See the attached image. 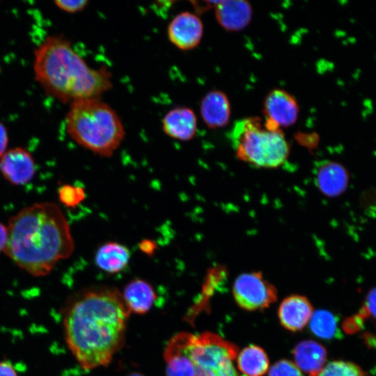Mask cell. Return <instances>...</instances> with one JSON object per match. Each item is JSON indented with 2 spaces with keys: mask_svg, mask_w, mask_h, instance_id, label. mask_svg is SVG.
<instances>
[{
  "mask_svg": "<svg viewBox=\"0 0 376 376\" xmlns=\"http://www.w3.org/2000/svg\"><path fill=\"white\" fill-rule=\"evenodd\" d=\"M128 376H143V375H142L141 374H139V373H132V374H131V375H130Z\"/></svg>",
  "mask_w": 376,
  "mask_h": 376,
  "instance_id": "32",
  "label": "cell"
},
{
  "mask_svg": "<svg viewBox=\"0 0 376 376\" xmlns=\"http://www.w3.org/2000/svg\"><path fill=\"white\" fill-rule=\"evenodd\" d=\"M186 351L197 376H240L234 365L237 347L217 334L187 333Z\"/></svg>",
  "mask_w": 376,
  "mask_h": 376,
  "instance_id": "6",
  "label": "cell"
},
{
  "mask_svg": "<svg viewBox=\"0 0 376 376\" xmlns=\"http://www.w3.org/2000/svg\"><path fill=\"white\" fill-rule=\"evenodd\" d=\"M0 376H17V373L11 363L7 361H1Z\"/></svg>",
  "mask_w": 376,
  "mask_h": 376,
  "instance_id": "28",
  "label": "cell"
},
{
  "mask_svg": "<svg viewBox=\"0 0 376 376\" xmlns=\"http://www.w3.org/2000/svg\"><path fill=\"white\" fill-rule=\"evenodd\" d=\"M33 70L46 94L63 104L100 98L113 86L107 67H90L61 34L47 36L34 49Z\"/></svg>",
  "mask_w": 376,
  "mask_h": 376,
  "instance_id": "3",
  "label": "cell"
},
{
  "mask_svg": "<svg viewBox=\"0 0 376 376\" xmlns=\"http://www.w3.org/2000/svg\"><path fill=\"white\" fill-rule=\"evenodd\" d=\"M8 132L6 125L0 120V157L8 150Z\"/></svg>",
  "mask_w": 376,
  "mask_h": 376,
  "instance_id": "27",
  "label": "cell"
},
{
  "mask_svg": "<svg viewBox=\"0 0 376 376\" xmlns=\"http://www.w3.org/2000/svg\"><path fill=\"white\" fill-rule=\"evenodd\" d=\"M295 365L299 370L308 373L320 370L327 360V351L320 343L313 340H304L295 347L293 351Z\"/></svg>",
  "mask_w": 376,
  "mask_h": 376,
  "instance_id": "19",
  "label": "cell"
},
{
  "mask_svg": "<svg viewBox=\"0 0 376 376\" xmlns=\"http://www.w3.org/2000/svg\"><path fill=\"white\" fill-rule=\"evenodd\" d=\"M5 254L19 268L40 277L75 250L70 225L60 207L52 202L36 203L10 217Z\"/></svg>",
  "mask_w": 376,
  "mask_h": 376,
  "instance_id": "2",
  "label": "cell"
},
{
  "mask_svg": "<svg viewBox=\"0 0 376 376\" xmlns=\"http://www.w3.org/2000/svg\"><path fill=\"white\" fill-rule=\"evenodd\" d=\"M309 322L311 331L321 338L331 339L336 334V319L329 311L319 310L313 313Z\"/></svg>",
  "mask_w": 376,
  "mask_h": 376,
  "instance_id": "21",
  "label": "cell"
},
{
  "mask_svg": "<svg viewBox=\"0 0 376 376\" xmlns=\"http://www.w3.org/2000/svg\"><path fill=\"white\" fill-rule=\"evenodd\" d=\"M309 376H367V374L354 363L333 361L325 364L318 372Z\"/></svg>",
  "mask_w": 376,
  "mask_h": 376,
  "instance_id": "22",
  "label": "cell"
},
{
  "mask_svg": "<svg viewBox=\"0 0 376 376\" xmlns=\"http://www.w3.org/2000/svg\"><path fill=\"white\" fill-rule=\"evenodd\" d=\"M233 296L237 304L247 311L261 310L276 300V290L261 273L240 274L235 281Z\"/></svg>",
  "mask_w": 376,
  "mask_h": 376,
  "instance_id": "7",
  "label": "cell"
},
{
  "mask_svg": "<svg viewBox=\"0 0 376 376\" xmlns=\"http://www.w3.org/2000/svg\"><path fill=\"white\" fill-rule=\"evenodd\" d=\"M187 337V333H180L169 342L164 354L166 376H197L186 351Z\"/></svg>",
  "mask_w": 376,
  "mask_h": 376,
  "instance_id": "16",
  "label": "cell"
},
{
  "mask_svg": "<svg viewBox=\"0 0 376 376\" xmlns=\"http://www.w3.org/2000/svg\"><path fill=\"white\" fill-rule=\"evenodd\" d=\"M200 114L210 129L226 127L231 117V105L227 95L220 90L207 92L201 101Z\"/></svg>",
  "mask_w": 376,
  "mask_h": 376,
  "instance_id": "12",
  "label": "cell"
},
{
  "mask_svg": "<svg viewBox=\"0 0 376 376\" xmlns=\"http://www.w3.org/2000/svg\"><path fill=\"white\" fill-rule=\"evenodd\" d=\"M122 297L130 313L144 314L152 306L156 299V293L148 282L141 279H136L125 285Z\"/></svg>",
  "mask_w": 376,
  "mask_h": 376,
  "instance_id": "17",
  "label": "cell"
},
{
  "mask_svg": "<svg viewBox=\"0 0 376 376\" xmlns=\"http://www.w3.org/2000/svg\"><path fill=\"white\" fill-rule=\"evenodd\" d=\"M363 339L369 348L376 350V334L366 332L363 335Z\"/></svg>",
  "mask_w": 376,
  "mask_h": 376,
  "instance_id": "30",
  "label": "cell"
},
{
  "mask_svg": "<svg viewBox=\"0 0 376 376\" xmlns=\"http://www.w3.org/2000/svg\"><path fill=\"white\" fill-rule=\"evenodd\" d=\"M197 118L194 111L186 107H178L163 117V132L169 137L182 141L191 140L197 130Z\"/></svg>",
  "mask_w": 376,
  "mask_h": 376,
  "instance_id": "14",
  "label": "cell"
},
{
  "mask_svg": "<svg viewBox=\"0 0 376 376\" xmlns=\"http://www.w3.org/2000/svg\"><path fill=\"white\" fill-rule=\"evenodd\" d=\"M36 170L35 159L25 148L8 149L0 157V172L12 185L22 186L28 184L33 178Z\"/></svg>",
  "mask_w": 376,
  "mask_h": 376,
  "instance_id": "9",
  "label": "cell"
},
{
  "mask_svg": "<svg viewBox=\"0 0 376 376\" xmlns=\"http://www.w3.org/2000/svg\"><path fill=\"white\" fill-rule=\"evenodd\" d=\"M214 15L224 29L237 32L250 24L253 8L249 2L244 0L218 1L214 6Z\"/></svg>",
  "mask_w": 376,
  "mask_h": 376,
  "instance_id": "11",
  "label": "cell"
},
{
  "mask_svg": "<svg viewBox=\"0 0 376 376\" xmlns=\"http://www.w3.org/2000/svg\"><path fill=\"white\" fill-rule=\"evenodd\" d=\"M201 19L195 13L182 11L178 13L167 27L169 40L178 49L189 51L196 48L203 36Z\"/></svg>",
  "mask_w": 376,
  "mask_h": 376,
  "instance_id": "8",
  "label": "cell"
},
{
  "mask_svg": "<svg viewBox=\"0 0 376 376\" xmlns=\"http://www.w3.org/2000/svg\"><path fill=\"white\" fill-rule=\"evenodd\" d=\"M313 307L304 296L292 295L285 298L280 304L279 318L285 329L297 331L308 323L313 315Z\"/></svg>",
  "mask_w": 376,
  "mask_h": 376,
  "instance_id": "15",
  "label": "cell"
},
{
  "mask_svg": "<svg viewBox=\"0 0 376 376\" xmlns=\"http://www.w3.org/2000/svg\"><path fill=\"white\" fill-rule=\"evenodd\" d=\"M130 314L116 288L84 289L69 301L63 315L68 347L84 369L107 366L123 345Z\"/></svg>",
  "mask_w": 376,
  "mask_h": 376,
  "instance_id": "1",
  "label": "cell"
},
{
  "mask_svg": "<svg viewBox=\"0 0 376 376\" xmlns=\"http://www.w3.org/2000/svg\"><path fill=\"white\" fill-rule=\"evenodd\" d=\"M141 249L146 253H151L155 249V244L150 240H144L140 244Z\"/></svg>",
  "mask_w": 376,
  "mask_h": 376,
  "instance_id": "31",
  "label": "cell"
},
{
  "mask_svg": "<svg viewBox=\"0 0 376 376\" xmlns=\"http://www.w3.org/2000/svg\"><path fill=\"white\" fill-rule=\"evenodd\" d=\"M65 124L66 132L73 141L104 157L112 156L125 136L120 116L100 98L71 103L65 117Z\"/></svg>",
  "mask_w": 376,
  "mask_h": 376,
  "instance_id": "4",
  "label": "cell"
},
{
  "mask_svg": "<svg viewBox=\"0 0 376 376\" xmlns=\"http://www.w3.org/2000/svg\"><path fill=\"white\" fill-rule=\"evenodd\" d=\"M55 6L69 13H75L84 10L88 3L87 0H72V1H61L56 0L54 1Z\"/></svg>",
  "mask_w": 376,
  "mask_h": 376,
  "instance_id": "26",
  "label": "cell"
},
{
  "mask_svg": "<svg viewBox=\"0 0 376 376\" xmlns=\"http://www.w3.org/2000/svg\"><path fill=\"white\" fill-rule=\"evenodd\" d=\"M8 240V226L0 221V252L4 251Z\"/></svg>",
  "mask_w": 376,
  "mask_h": 376,
  "instance_id": "29",
  "label": "cell"
},
{
  "mask_svg": "<svg viewBox=\"0 0 376 376\" xmlns=\"http://www.w3.org/2000/svg\"><path fill=\"white\" fill-rule=\"evenodd\" d=\"M266 120L279 128L288 127L296 123L299 106L296 98L285 90L276 88L268 93L263 103Z\"/></svg>",
  "mask_w": 376,
  "mask_h": 376,
  "instance_id": "10",
  "label": "cell"
},
{
  "mask_svg": "<svg viewBox=\"0 0 376 376\" xmlns=\"http://www.w3.org/2000/svg\"><path fill=\"white\" fill-rule=\"evenodd\" d=\"M315 180L322 194L335 197L345 191L349 185L350 175L346 168L341 164L334 161H323L316 167Z\"/></svg>",
  "mask_w": 376,
  "mask_h": 376,
  "instance_id": "13",
  "label": "cell"
},
{
  "mask_svg": "<svg viewBox=\"0 0 376 376\" xmlns=\"http://www.w3.org/2000/svg\"><path fill=\"white\" fill-rule=\"evenodd\" d=\"M268 376H303L299 368L292 362L281 360L270 368Z\"/></svg>",
  "mask_w": 376,
  "mask_h": 376,
  "instance_id": "25",
  "label": "cell"
},
{
  "mask_svg": "<svg viewBox=\"0 0 376 376\" xmlns=\"http://www.w3.org/2000/svg\"><path fill=\"white\" fill-rule=\"evenodd\" d=\"M366 318L376 320V286L370 289L368 292L359 313L354 318L347 319L345 321L344 324L345 330L349 332L357 321L361 322Z\"/></svg>",
  "mask_w": 376,
  "mask_h": 376,
  "instance_id": "23",
  "label": "cell"
},
{
  "mask_svg": "<svg viewBox=\"0 0 376 376\" xmlns=\"http://www.w3.org/2000/svg\"><path fill=\"white\" fill-rule=\"evenodd\" d=\"M230 139L237 157L256 167H278L290 152L281 130L267 128L258 117L237 121L231 131Z\"/></svg>",
  "mask_w": 376,
  "mask_h": 376,
  "instance_id": "5",
  "label": "cell"
},
{
  "mask_svg": "<svg viewBox=\"0 0 376 376\" xmlns=\"http://www.w3.org/2000/svg\"><path fill=\"white\" fill-rule=\"evenodd\" d=\"M237 365L242 376H263L269 369V359L261 347L251 345L240 352Z\"/></svg>",
  "mask_w": 376,
  "mask_h": 376,
  "instance_id": "20",
  "label": "cell"
},
{
  "mask_svg": "<svg viewBox=\"0 0 376 376\" xmlns=\"http://www.w3.org/2000/svg\"><path fill=\"white\" fill-rule=\"evenodd\" d=\"M84 189L79 187L64 185L58 189V198L68 207L77 206L84 199Z\"/></svg>",
  "mask_w": 376,
  "mask_h": 376,
  "instance_id": "24",
  "label": "cell"
},
{
  "mask_svg": "<svg viewBox=\"0 0 376 376\" xmlns=\"http://www.w3.org/2000/svg\"><path fill=\"white\" fill-rule=\"evenodd\" d=\"M130 259L128 248L116 242L101 245L95 254L97 267L108 274H117L123 271L127 266Z\"/></svg>",
  "mask_w": 376,
  "mask_h": 376,
  "instance_id": "18",
  "label": "cell"
}]
</instances>
